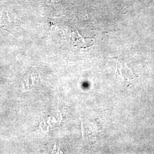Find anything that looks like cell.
Listing matches in <instances>:
<instances>
[{"mask_svg": "<svg viewBox=\"0 0 154 154\" xmlns=\"http://www.w3.org/2000/svg\"><path fill=\"white\" fill-rule=\"evenodd\" d=\"M72 39L73 45L80 48H87L94 44V41L91 38H85L82 36L77 30H71L69 33Z\"/></svg>", "mask_w": 154, "mask_h": 154, "instance_id": "cell-1", "label": "cell"}]
</instances>
